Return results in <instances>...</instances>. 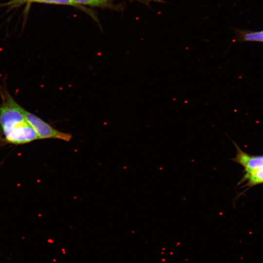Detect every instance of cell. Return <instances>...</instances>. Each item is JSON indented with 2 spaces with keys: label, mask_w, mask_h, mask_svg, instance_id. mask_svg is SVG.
I'll return each instance as SVG.
<instances>
[{
  "label": "cell",
  "mask_w": 263,
  "mask_h": 263,
  "mask_svg": "<svg viewBox=\"0 0 263 263\" xmlns=\"http://www.w3.org/2000/svg\"><path fill=\"white\" fill-rule=\"evenodd\" d=\"M0 131L4 141L8 144L22 145L39 139L27 120L24 110L6 89L0 92Z\"/></svg>",
  "instance_id": "6da1fadb"
},
{
  "label": "cell",
  "mask_w": 263,
  "mask_h": 263,
  "mask_svg": "<svg viewBox=\"0 0 263 263\" xmlns=\"http://www.w3.org/2000/svg\"><path fill=\"white\" fill-rule=\"evenodd\" d=\"M25 116L33 127L39 139H58L66 142L70 141L72 135L69 133L60 132L51 126L34 114L24 110Z\"/></svg>",
  "instance_id": "7a4b0ae2"
},
{
  "label": "cell",
  "mask_w": 263,
  "mask_h": 263,
  "mask_svg": "<svg viewBox=\"0 0 263 263\" xmlns=\"http://www.w3.org/2000/svg\"><path fill=\"white\" fill-rule=\"evenodd\" d=\"M233 143L236 149V154L231 160L243 167L244 171L263 167V155L249 154L244 151L235 142L233 141Z\"/></svg>",
  "instance_id": "3957f363"
},
{
  "label": "cell",
  "mask_w": 263,
  "mask_h": 263,
  "mask_svg": "<svg viewBox=\"0 0 263 263\" xmlns=\"http://www.w3.org/2000/svg\"><path fill=\"white\" fill-rule=\"evenodd\" d=\"M235 40L240 42L256 41L263 43V30L257 31L233 28Z\"/></svg>",
  "instance_id": "277c9868"
},
{
  "label": "cell",
  "mask_w": 263,
  "mask_h": 263,
  "mask_svg": "<svg viewBox=\"0 0 263 263\" xmlns=\"http://www.w3.org/2000/svg\"><path fill=\"white\" fill-rule=\"evenodd\" d=\"M244 172L238 185L245 182V187H252L263 184V167L244 171Z\"/></svg>",
  "instance_id": "5b68a950"
},
{
  "label": "cell",
  "mask_w": 263,
  "mask_h": 263,
  "mask_svg": "<svg viewBox=\"0 0 263 263\" xmlns=\"http://www.w3.org/2000/svg\"><path fill=\"white\" fill-rule=\"evenodd\" d=\"M76 4H82L93 6H107L111 0H73Z\"/></svg>",
  "instance_id": "8992f818"
},
{
  "label": "cell",
  "mask_w": 263,
  "mask_h": 263,
  "mask_svg": "<svg viewBox=\"0 0 263 263\" xmlns=\"http://www.w3.org/2000/svg\"><path fill=\"white\" fill-rule=\"evenodd\" d=\"M31 1L51 4H65L78 6L73 0H31Z\"/></svg>",
  "instance_id": "52a82bcc"
},
{
  "label": "cell",
  "mask_w": 263,
  "mask_h": 263,
  "mask_svg": "<svg viewBox=\"0 0 263 263\" xmlns=\"http://www.w3.org/2000/svg\"><path fill=\"white\" fill-rule=\"evenodd\" d=\"M140 1L141 2L144 1L145 3H149L150 1L158 2L160 3H166V1L164 0H136Z\"/></svg>",
  "instance_id": "ba28073f"
},
{
  "label": "cell",
  "mask_w": 263,
  "mask_h": 263,
  "mask_svg": "<svg viewBox=\"0 0 263 263\" xmlns=\"http://www.w3.org/2000/svg\"><path fill=\"white\" fill-rule=\"evenodd\" d=\"M20 0L23 1V0H19V1H20ZM29 0L31 1V0Z\"/></svg>",
  "instance_id": "9c48e42d"
},
{
  "label": "cell",
  "mask_w": 263,
  "mask_h": 263,
  "mask_svg": "<svg viewBox=\"0 0 263 263\" xmlns=\"http://www.w3.org/2000/svg\"><path fill=\"white\" fill-rule=\"evenodd\" d=\"M62 251H64V249H62Z\"/></svg>",
  "instance_id": "30bf717a"
}]
</instances>
